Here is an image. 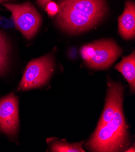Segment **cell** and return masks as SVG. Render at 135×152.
I'll return each mask as SVG.
<instances>
[{"label": "cell", "mask_w": 135, "mask_h": 152, "mask_svg": "<svg viewBox=\"0 0 135 152\" xmlns=\"http://www.w3.org/2000/svg\"><path fill=\"white\" fill-rule=\"evenodd\" d=\"M56 21L70 34L87 31L99 23L108 8L106 0H59Z\"/></svg>", "instance_id": "cell-1"}, {"label": "cell", "mask_w": 135, "mask_h": 152, "mask_svg": "<svg viewBox=\"0 0 135 152\" xmlns=\"http://www.w3.org/2000/svg\"><path fill=\"white\" fill-rule=\"evenodd\" d=\"M128 140V127L121 105L110 122L96 127L87 146L92 151H119L127 145Z\"/></svg>", "instance_id": "cell-2"}, {"label": "cell", "mask_w": 135, "mask_h": 152, "mask_svg": "<svg viewBox=\"0 0 135 152\" xmlns=\"http://www.w3.org/2000/svg\"><path fill=\"white\" fill-rule=\"evenodd\" d=\"M81 56L88 67L94 69L109 68L123 52L112 39H101L83 45Z\"/></svg>", "instance_id": "cell-3"}, {"label": "cell", "mask_w": 135, "mask_h": 152, "mask_svg": "<svg viewBox=\"0 0 135 152\" xmlns=\"http://www.w3.org/2000/svg\"><path fill=\"white\" fill-rule=\"evenodd\" d=\"M54 67V59L50 55L31 61L26 67L19 90H27L44 85L50 79Z\"/></svg>", "instance_id": "cell-4"}, {"label": "cell", "mask_w": 135, "mask_h": 152, "mask_svg": "<svg viewBox=\"0 0 135 152\" xmlns=\"http://www.w3.org/2000/svg\"><path fill=\"white\" fill-rule=\"evenodd\" d=\"M3 6L12 12L13 22L24 37L31 39L36 35L42 18L31 3L26 2L21 4L6 3Z\"/></svg>", "instance_id": "cell-5"}, {"label": "cell", "mask_w": 135, "mask_h": 152, "mask_svg": "<svg viewBox=\"0 0 135 152\" xmlns=\"http://www.w3.org/2000/svg\"><path fill=\"white\" fill-rule=\"evenodd\" d=\"M19 126L18 99L13 94L0 99V130L15 136Z\"/></svg>", "instance_id": "cell-6"}, {"label": "cell", "mask_w": 135, "mask_h": 152, "mask_svg": "<svg viewBox=\"0 0 135 152\" xmlns=\"http://www.w3.org/2000/svg\"><path fill=\"white\" fill-rule=\"evenodd\" d=\"M124 88L119 83L110 81L108 84L106 102L97 127L108 123L113 118L115 112L123 105Z\"/></svg>", "instance_id": "cell-7"}, {"label": "cell", "mask_w": 135, "mask_h": 152, "mask_svg": "<svg viewBox=\"0 0 135 152\" xmlns=\"http://www.w3.org/2000/svg\"><path fill=\"white\" fill-rule=\"evenodd\" d=\"M119 32L126 39H131L135 36V4L127 1L123 14L119 17Z\"/></svg>", "instance_id": "cell-8"}, {"label": "cell", "mask_w": 135, "mask_h": 152, "mask_svg": "<svg viewBox=\"0 0 135 152\" xmlns=\"http://www.w3.org/2000/svg\"><path fill=\"white\" fill-rule=\"evenodd\" d=\"M115 69L121 72L128 81L133 92L135 89V54L134 51L129 56L124 57L115 66Z\"/></svg>", "instance_id": "cell-9"}, {"label": "cell", "mask_w": 135, "mask_h": 152, "mask_svg": "<svg viewBox=\"0 0 135 152\" xmlns=\"http://www.w3.org/2000/svg\"><path fill=\"white\" fill-rule=\"evenodd\" d=\"M9 45L4 34L0 30V75L3 74L7 67Z\"/></svg>", "instance_id": "cell-10"}, {"label": "cell", "mask_w": 135, "mask_h": 152, "mask_svg": "<svg viewBox=\"0 0 135 152\" xmlns=\"http://www.w3.org/2000/svg\"><path fill=\"white\" fill-rule=\"evenodd\" d=\"M84 141L80 143L69 144L61 141H53L51 151L54 152H85L82 148Z\"/></svg>", "instance_id": "cell-11"}, {"label": "cell", "mask_w": 135, "mask_h": 152, "mask_svg": "<svg viewBox=\"0 0 135 152\" xmlns=\"http://www.w3.org/2000/svg\"><path fill=\"white\" fill-rule=\"evenodd\" d=\"M46 10L50 16H54V15H56L58 12V5L53 1H50L46 6Z\"/></svg>", "instance_id": "cell-12"}, {"label": "cell", "mask_w": 135, "mask_h": 152, "mask_svg": "<svg viewBox=\"0 0 135 152\" xmlns=\"http://www.w3.org/2000/svg\"><path fill=\"white\" fill-rule=\"evenodd\" d=\"M51 1L52 0H36L38 4L42 8L46 7L47 4Z\"/></svg>", "instance_id": "cell-13"}, {"label": "cell", "mask_w": 135, "mask_h": 152, "mask_svg": "<svg viewBox=\"0 0 135 152\" xmlns=\"http://www.w3.org/2000/svg\"><path fill=\"white\" fill-rule=\"evenodd\" d=\"M126 151H127V152H128V151H133V152H134V151H135V150H134V146H133V147H132V148H130V149L127 150Z\"/></svg>", "instance_id": "cell-14"}, {"label": "cell", "mask_w": 135, "mask_h": 152, "mask_svg": "<svg viewBox=\"0 0 135 152\" xmlns=\"http://www.w3.org/2000/svg\"><path fill=\"white\" fill-rule=\"evenodd\" d=\"M13 0H0V4L2 3H4V2H10V1H12Z\"/></svg>", "instance_id": "cell-15"}]
</instances>
